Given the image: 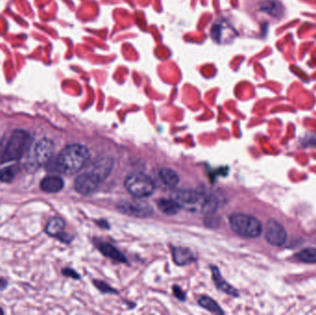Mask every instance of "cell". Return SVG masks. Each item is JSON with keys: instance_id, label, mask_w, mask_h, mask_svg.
Masks as SVG:
<instances>
[{"instance_id": "obj_10", "label": "cell", "mask_w": 316, "mask_h": 315, "mask_svg": "<svg viewBox=\"0 0 316 315\" xmlns=\"http://www.w3.org/2000/svg\"><path fill=\"white\" fill-rule=\"evenodd\" d=\"M172 198L176 200L178 203L183 206V205H195L197 203H203L204 196L203 194L195 191V190H179L176 191L172 194Z\"/></svg>"}, {"instance_id": "obj_14", "label": "cell", "mask_w": 316, "mask_h": 315, "mask_svg": "<svg viewBox=\"0 0 316 315\" xmlns=\"http://www.w3.org/2000/svg\"><path fill=\"white\" fill-rule=\"evenodd\" d=\"M157 206L159 209L166 214L173 215L177 214L181 209V205L179 204L176 200H167V199H161L157 202Z\"/></svg>"}, {"instance_id": "obj_25", "label": "cell", "mask_w": 316, "mask_h": 315, "mask_svg": "<svg viewBox=\"0 0 316 315\" xmlns=\"http://www.w3.org/2000/svg\"><path fill=\"white\" fill-rule=\"evenodd\" d=\"M6 281L4 279H2L1 277H0V290H3V289H5L6 288Z\"/></svg>"}, {"instance_id": "obj_15", "label": "cell", "mask_w": 316, "mask_h": 315, "mask_svg": "<svg viewBox=\"0 0 316 315\" xmlns=\"http://www.w3.org/2000/svg\"><path fill=\"white\" fill-rule=\"evenodd\" d=\"M99 249L101 250L104 255H106L108 258L117 261L119 263H125L127 260L118 249L112 246L111 244L101 243L99 246Z\"/></svg>"}, {"instance_id": "obj_16", "label": "cell", "mask_w": 316, "mask_h": 315, "mask_svg": "<svg viewBox=\"0 0 316 315\" xmlns=\"http://www.w3.org/2000/svg\"><path fill=\"white\" fill-rule=\"evenodd\" d=\"M64 229H65V222L61 218L55 217L48 222L46 226V233L50 236L58 237L59 235H61Z\"/></svg>"}, {"instance_id": "obj_17", "label": "cell", "mask_w": 316, "mask_h": 315, "mask_svg": "<svg viewBox=\"0 0 316 315\" xmlns=\"http://www.w3.org/2000/svg\"><path fill=\"white\" fill-rule=\"evenodd\" d=\"M213 277H214V282L216 284V287L219 289L220 290L224 291L228 294L233 295V296H237V291L230 286V284H228L226 281H225L221 274L219 273V270L217 268H214L213 267Z\"/></svg>"}, {"instance_id": "obj_13", "label": "cell", "mask_w": 316, "mask_h": 315, "mask_svg": "<svg viewBox=\"0 0 316 315\" xmlns=\"http://www.w3.org/2000/svg\"><path fill=\"white\" fill-rule=\"evenodd\" d=\"M159 177L164 184L169 188H175L179 184L178 174L170 168H164L159 170Z\"/></svg>"}, {"instance_id": "obj_23", "label": "cell", "mask_w": 316, "mask_h": 315, "mask_svg": "<svg viewBox=\"0 0 316 315\" xmlns=\"http://www.w3.org/2000/svg\"><path fill=\"white\" fill-rule=\"evenodd\" d=\"M174 292H175L176 297L179 298V300H185V294H184L183 292H182V290H180V289L177 288V287H175V288H174Z\"/></svg>"}, {"instance_id": "obj_8", "label": "cell", "mask_w": 316, "mask_h": 315, "mask_svg": "<svg viewBox=\"0 0 316 315\" xmlns=\"http://www.w3.org/2000/svg\"><path fill=\"white\" fill-rule=\"evenodd\" d=\"M114 167V160L109 156L97 158L92 164V168L89 171L92 173L97 180L101 183L109 176Z\"/></svg>"}, {"instance_id": "obj_20", "label": "cell", "mask_w": 316, "mask_h": 315, "mask_svg": "<svg viewBox=\"0 0 316 315\" xmlns=\"http://www.w3.org/2000/svg\"><path fill=\"white\" fill-rule=\"evenodd\" d=\"M217 207H218V203H217L216 199L213 196L204 198L203 203H202V205H201L202 212L205 214L214 213Z\"/></svg>"}, {"instance_id": "obj_1", "label": "cell", "mask_w": 316, "mask_h": 315, "mask_svg": "<svg viewBox=\"0 0 316 315\" xmlns=\"http://www.w3.org/2000/svg\"><path fill=\"white\" fill-rule=\"evenodd\" d=\"M91 159V154L82 144H71L62 150L51 162L52 172L74 174L84 168ZM48 162V163H49Z\"/></svg>"}, {"instance_id": "obj_22", "label": "cell", "mask_w": 316, "mask_h": 315, "mask_svg": "<svg viewBox=\"0 0 316 315\" xmlns=\"http://www.w3.org/2000/svg\"><path fill=\"white\" fill-rule=\"evenodd\" d=\"M6 138L0 141V165L4 163V150H5Z\"/></svg>"}, {"instance_id": "obj_19", "label": "cell", "mask_w": 316, "mask_h": 315, "mask_svg": "<svg viewBox=\"0 0 316 315\" xmlns=\"http://www.w3.org/2000/svg\"><path fill=\"white\" fill-rule=\"evenodd\" d=\"M199 304L204 307L205 310H209L213 313H223V310H221L219 305L217 304L213 299L209 297H203L199 300Z\"/></svg>"}, {"instance_id": "obj_7", "label": "cell", "mask_w": 316, "mask_h": 315, "mask_svg": "<svg viewBox=\"0 0 316 315\" xmlns=\"http://www.w3.org/2000/svg\"><path fill=\"white\" fill-rule=\"evenodd\" d=\"M55 151L54 143L48 139H43L37 142L34 149V155L36 162L39 166L46 165L51 160Z\"/></svg>"}, {"instance_id": "obj_12", "label": "cell", "mask_w": 316, "mask_h": 315, "mask_svg": "<svg viewBox=\"0 0 316 315\" xmlns=\"http://www.w3.org/2000/svg\"><path fill=\"white\" fill-rule=\"evenodd\" d=\"M173 259L175 263L179 265L189 264L195 260L194 254L189 249L185 248H174Z\"/></svg>"}, {"instance_id": "obj_11", "label": "cell", "mask_w": 316, "mask_h": 315, "mask_svg": "<svg viewBox=\"0 0 316 315\" xmlns=\"http://www.w3.org/2000/svg\"><path fill=\"white\" fill-rule=\"evenodd\" d=\"M40 187L46 193H58L64 187V181L60 177L48 176L42 180Z\"/></svg>"}, {"instance_id": "obj_5", "label": "cell", "mask_w": 316, "mask_h": 315, "mask_svg": "<svg viewBox=\"0 0 316 315\" xmlns=\"http://www.w3.org/2000/svg\"><path fill=\"white\" fill-rule=\"evenodd\" d=\"M117 208L120 211V213L139 218L148 217L153 213L152 206L146 202L141 200L123 201L117 204Z\"/></svg>"}, {"instance_id": "obj_4", "label": "cell", "mask_w": 316, "mask_h": 315, "mask_svg": "<svg viewBox=\"0 0 316 315\" xmlns=\"http://www.w3.org/2000/svg\"><path fill=\"white\" fill-rule=\"evenodd\" d=\"M125 188L133 196L144 198L153 194L155 185L153 179L143 173H133L125 179Z\"/></svg>"}, {"instance_id": "obj_18", "label": "cell", "mask_w": 316, "mask_h": 315, "mask_svg": "<svg viewBox=\"0 0 316 315\" xmlns=\"http://www.w3.org/2000/svg\"><path fill=\"white\" fill-rule=\"evenodd\" d=\"M297 259L306 264H316V248L302 249L296 254Z\"/></svg>"}, {"instance_id": "obj_9", "label": "cell", "mask_w": 316, "mask_h": 315, "mask_svg": "<svg viewBox=\"0 0 316 315\" xmlns=\"http://www.w3.org/2000/svg\"><path fill=\"white\" fill-rule=\"evenodd\" d=\"M100 182L97 180L92 173H83L75 179L74 187L79 193L82 195H88L93 193Z\"/></svg>"}, {"instance_id": "obj_24", "label": "cell", "mask_w": 316, "mask_h": 315, "mask_svg": "<svg viewBox=\"0 0 316 315\" xmlns=\"http://www.w3.org/2000/svg\"><path fill=\"white\" fill-rule=\"evenodd\" d=\"M63 274H65V275H68V276H72L75 279H78V277H79V275L73 270L64 269L63 270Z\"/></svg>"}, {"instance_id": "obj_21", "label": "cell", "mask_w": 316, "mask_h": 315, "mask_svg": "<svg viewBox=\"0 0 316 315\" xmlns=\"http://www.w3.org/2000/svg\"><path fill=\"white\" fill-rule=\"evenodd\" d=\"M15 177V170L13 167L0 170V180L3 182H11Z\"/></svg>"}, {"instance_id": "obj_2", "label": "cell", "mask_w": 316, "mask_h": 315, "mask_svg": "<svg viewBox=\"0 0 316 315\" xmlns=\"http://www.w3.org/2000/svg\"><path fill=\"white\" fill-rule=\"evenodd\" d=\"M30 134L23 130H16L11 136L6 138L4 163L21 159L31 144Z\"/></svg>"}, {"instance_id": "obj_3", "label": "cell", "mask_w": 316, "mask_h": 315, "mask_svg": "<svg viewBox=\"0 0 316 315\" xmlns=\"http://www.w3.org/2000/svg\"><path fill=\"white\" fill-rule=\"evenodd\" d=\"M230 225L235 233L240 237L255 239L260 236L263 227L260 221L244 213H234L230 217Z\"/></svg>"}, {"instance_id": "obj_6", "label": "cell", "mask_w": 316, "mask_h": 315, "mask_svg": "<svg viewBox=\"0 0 316 315\" xmlns=\"http://www.w3.org/2000/svg\"><path fill=\"white\" fill-rule=\"evenodd\" d=\"M265 239L271 245L280 247L287 240L286 229L276 220L270 219L265 227Z\"/></svg>"}]
</instances>
